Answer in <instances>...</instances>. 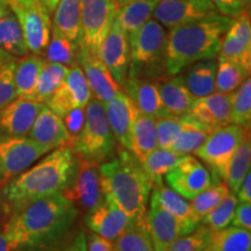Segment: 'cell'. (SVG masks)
<instances>
[{"instance_id": "6da1fadb", "label": "cell", "mask_w": 251, "mask_h": 251, "mask_svg": "<svg viewBox=\"0 0 251 251\" xmlns=\"http://www.w3.org/2000/svg\"><path fill=\"white\" fill-rule=\"evenodd\" d=\"M78 215L74 203L56 193L9 215L2 231L13 251H54L70 236Z\"/></svg>"}, {"instance_id": "7a4b0ae2", "label": "cell", "mask_w": 251, "mask_h": 251, "mask_svg": "<svg viewBox=\"0 0 251 251\" xmlns=\"http://www.w3.org/2000/svg\"><path fill=\"white\" fill-rule=\"evenodd\" d=\"M74 148L63 146L28 168L0 190V205L8 216L28 203L56 193H63L77 170Z\"/></svg>"}, {"instance_id": "3957f363", "label": "cell", "mask_w": 251, "mask_h": 251, "mask_svg": "<svg viewBox=\"0 0 251 251\" xmlns=\"http://www.w3.org/2000/svg\"><path fill=\"white\" fill-rule=\"evenodd\" d=\"M99 172L103 197L129 219L147 215L153 184L129 150L119 147L118 155L99 164Z\"/></svg>"}, {"instance_id": "277c9868", "label": "cell", "mask_w": 251, "mask_h": 251, "mask_svg": "<svg viewBox=\"0 0 251 251\" xmlns=\"http://www.w3.org/2000/svg\"><path fill=\"white\" fill-rule=\"evenodd\" d=\"M230 18L216 14L168 33L165 70L169 76L180 74L193 63L216 58Z\"/></svg>"}, {"instance_id": "5b68a950", "label": "cell", "mask_w": 251, "mask_h": 251, "mask_svg": "<svg viewBox=\"0 0 251 251\" xmlns=\"http://www.w3.org/2000/svg\"><path fill=\"white\" fill-rule=\"evenodd\" d=\"M129 43L130 63L127 77L156 79L165 70L168 46L165 28L155 19H150L131 37Z\"/></svg>"}, {"instance_id": "8992f818", "label": "cell", "mask_w": 251, "mask_h": 251, "mask_svg": "<svg viewBox=\"0 0 251 251\" xmlns=\"http://www.w3.org/2000/svg\"><path fill=\"white\" fill-rule=\"evenodd\" d=\"M74 150L79 158L98 164L114 155L115 139L109 127L105 103L94 97L85 107V122Z\"/></svg>"}, {"instance_id": "52a82bcc", "label": "cell", "mask_w": 251, "mask_h": 251, "mask_svg": "<svg viewBox=\"0 0 251 251\" xmlns=\"http://www.w3.org/2000/svg\"><path fill=\"white\" fill-rule=\"evenodd\" d=\"M249 135V130L238 125L229 124L208 135L205 142L193 153L206 163L215 176L225 177L234 153Z\"/></svg>"}, {"instance_id": "ba28073f", "label": "cell", "mask_w": 251, "mask_h": 251, "mask_svg": "<svg viewBox=\"0 0 251 251\" xmlns=\"http://www.w3.org/2000/svg\"><path fill=\"white\" fill-rule=\"evenodd\" d=\"M23 28L28 51L42 56L51 36L50 14L40 0H8Z\"/></svg>"}, {"instance_id": "9c48e42d", "label": "cell", "mask_w": 251, "mask_h": 251, "mask_svg": "<svg viewBox=\"0 0 251 251\" xmlns=\"http://www.w3.org/2000/svg\"><path fill=\"white\" fill-rule=\"evenodd\" d=\"M48 152L28 136L0 137V190Z\"/></svg>"}, {"instance_id": "30bf717a", "label": "cell", "mask_w": 251, "mask_h": 251, "mask_svg": "<svg viewBox=\"0 0 251 251\" xmlns=\"http://www.w3.org/2000/svg\"><path fill=\"white\" fill-rule=\"evenodd\" d=\"M79 2L81 46L98 56L100 46L115 19L118 5L112 0H79Z\"/></svg>"}, {"instance_id": "8fae6325", "label": "cell", "mask_w": 251, "mask_h": 251, "mask_svg": "<svg viewBox=\"0 0 251 251\" xmlns=\"http://www.w3.org/2000/svg\"><path fill=\"white\" fill-rule=\"evenodd\" d=\"M62 194L74 203L78 213L84 215L98 207L103 200L98 163L78 157L74 179Z\"/></svg>"}, {"instance_id": "7c38bea8", "label": "cell", "mask_w": 251, "mask_h": 251, "mask_svg": "<svg viewBox=\"0 0 251 251\" xmlns=\"http://www.w3.org/2000/svg\"><path fill=\"white\" fill-rule=\"evenodd\" d=\"M219 14L209 0H158L152 17L169 30Z\"/></svg>"}, {"instance_id": "4fadbf2b", "label": "cell", "mask_w": 251, "mask_h": 251, "mask_svg": "<svg viewBox=\"0 0 251 251\" xmlns=\"http://www.w3.org/2000/svg\"><path fill=\"white\" fill-rule=\"evenodd\" d=\"M164 178L169 187L186 200L193 199L213 183L208 169L196 157L190 155L181 157Z\"/></svg>"}, {"instance_id": "5bb4252c", "label": "cell", "mask_w": 251, "mask_h": 251, "mask_svg": "<svg viewBox=\"0 0 251 251\" xmlns=\"http://www.w3.org/2000/svg\"><path fill=\"white\" fill-rule=\"evenodd\" d=\"M230 99L231 93L219 92L196 98L192 107L183 115V118L200 129L212 133L219 128L231 124Z\"/></svg>"}, {"instance_id": "9a60e30c", "label": "cell", "mask_w": 251, "mask_h": 251, "mask_svg": "<svg viewBox=\"0 0 251 251\" xmlns=\"http://www.w3.org/2000/svg\"><path fill=\"white\" fill-rule=\"evenodd\" d=\"M91 98L92 93L84 72L79 65H76L70 68L65 79L50 97L46 105L58 117L63 118L72 109L85 108Z\"/></svg>"}, {"instance_id": "2e32d148", "label": "cell", "mask_w": 251, "mask_h": 251, "mask_svg": "<svg viewBox=\"0 0 251 251\" xmlns=\"http://www.w3.org/2000/svg\"><path fill=\"white\" fill-rule=\"evenodd\" d=\"M98 56L119 85L125 87L130 63V43L129 37L115 19L100 46Z\"/></svg>"}, {"instance_id": "e0dca14e", "label": "cell", "mask_w": 251, "mask_h": 251, "mask_svg": "<svg viewBox=\"0 0 251 251\" xmlns=\"http://www.w3.org/2000/svg\"><path fill=\"white\" fill-rule=\"evenodd\" d=\"M77 61L78 65L84 72V76L86 78L91 93L94 98L106 103L121 92V86L113 78L108 68L100 59L99 56L92 55L87 51L85 47L80 45Z\"/></svg>"}, {"instance_id": "ac0fdd59", "label": "cell", "mask_w": 251, "mask_h": 251, "mask_svg": "<svg viewBox=\"0 0 251 251\" xmlns=\"http://www.w3.org/2000/svg\"><path fill=\"white\" fill-rule=\"evenodd\" d=\"M45 103L15 98L0 111V137L27 136Z\"/></svg>"}, {"instance_id": "d6986e66", "label": "cell", "mask_w": 251, "mask_h": 251, "mask_svg": "<svg viewBox=\"0 0 251 251\" xmlns=\"http://www.w3.org/2000/svg\"><path fill=\"white\" fill-rule=\"evenodd\" d=\"M105 108L115 142H118L121 148L129 150L131 131L139 113L133 100L127 93L121 91L105 103Z\"/></svg>"}, {"instance_id": "ffe728a7", "label": "cell", "mask_w": 251, "mask_h": 251, "mask_svg": "<svg viewBox=\"0 0 251 251\" xmlns=\"http://www.w3.org/2000/svg\"><path fill=\"white\" fill-rule=\"evenodd\" d=\"M150 199V208L147 213V225L155 251H166L178 238L185 236L179 222L163 209L158 202Z\"/></svg>"}, {"instance_id": "44dd1931", "label": "cell", "mask_w": 251, "mask_h": 251, "mask_svg": "<svg viewBox=\"0 0 251 251\" xmlns=\"http://www.w3.org/2000/svg\"><path fill=\"white\" fill-rule=\"evenodd\" d=\"M27 136L49 151L63 146H70L68 131L62 118L47 105L43 106L36 115Z\"/></svg>"}, {"instance_id": "7402d4cb", "label": "cell", "mask_w": 251, "mask_h": 251, "mask_svg": "<svg viewBox=\"0 0 251 251\" xmlns=\"http://www.w3.org/2000/svg\"><path fill=\"white\" fill-rule=\"evenodd\" d=\"M129 220L127 214L114 202L103 197L102 202L85 215V226L92 233L113 242L128 225Z\"/></svg>"}, {"instance_id": "603a6c76", "label": "cell", "mask_w": 251, "mask_h": 251, "mask_svg": "<svg viewBox=\"0 0 251 251\" xmlns=\"http://www.w3.org/2000/svg\"><path fill=\"white\" fill-rule=\"evenodd\" d=\"M125 89L140 113L155 119L170 117L159 96L158 80L127 77Z\"/></svg>"}, {"instance_id": "cb8c5ba5", "label": "cell", "mask_w": 251, "mask_h": 251, "mask_svg": "<svg viewBox=\"0 0 251 251\" xmlns=\"http://www.w3.org/2000/svg\"><path fill=\"white\" fill-rule=\"evenodd\" d=\"M151 197L158 202V205L163 209L170 213L179 222L185 236L193 233L201 224L194 215L191 203L185 198L180 197L179 194L172 191L171 188L165 187L164 185L153 187Z\"/></svg>"}, {"instance_id": "d4e9b609", "label": "cell", "mask_w": 251, "mask_h": 251, "mask_svg": "<svg viewBox=\"0 0 251 251\" xmlns=\"http://www.w3.org/2000/svg\"><path fill=\"white\" fill-rule=\"evenodd\" d=\"M158 91L166 112L172 117H183L190 111L194 97L184 84L181 76L158 80Z\"/></svg>"}, {"instance_id": "484cf974", "label": "cell", "mask_w": 251, "mask_h": 251, "mask_svg": "<svg viewBox=\"0 0 251 251\" xmlns=\"http://www.w3.org/2000/svg\"><path fill=\"white\" fill-rule=\"evenodd\" d=\"M184 76V84L194 98L209 96L215 92L216 59L208 58L196 62L187 67Z\"/></svg>"}, {"instance_id": "4316f807", "label": "cell", "mask_w": 251, "mask_h": 251, "mask_svg": "<svg viewBox=\"0 0 251 251\" xmlns=\"http://www.w3.org/2000/svg\"><path fill=\"white\" fill-rule=\"evenodd\" d=\"M112 243L114 251H155L147 225V215L130 219Z\"/></svg>"}, {"instance_id": "83f0119b", "label": "cell", "mask_w": 251, "mask_h": 251, "mask_svg": "<svg viewBox=\"0 0 251 251\" xmlns=\"http://www.w3.org/2000/svg\"><path fill=\"white\" fill-rule=\"evenodd\" d=\"M156 148H158L156 119L139 112L131 131L129 151L141 162Z\"/></svg>"}, {"instance_id": "f1b7e54d", "label": "cell", "mask_w": 251, "mask_h": 251, "mask_svg": "<svg viewBox=\"0 0 251 251\" xmlns=\"http://www.w3.org/2000/svg\"><path fill=\"white\" fill-rule=\"evenodd\" d=\"M157 2L158 0H140L118 6L115 20L126 31L129 40L147 21L152 18Z\"/></svg>"}, {"instance_id": "f546056e", "label": "cell", "mask_w": 251, "mask_h": 251, "mask_svg": "<svg viewBox=\"0 0 251 251\" xmlns=\"http://www.w3.org/2000/svg\"><path fill=\"white\" fill-rule=\"evenodd\" d=\"M45 64L46 58L35 54H28L20 61H17L14 69V86L17 98H29Z\"/></svg>"}, {"instance_id": "4dcf8cb0", "label": "cell", "mask_w": 251, "mask_h": 251, "mask_svg": "<svg viewBox=\"0 0 251 251\" xmlns=\"http://www.w3.org/2000/svg\"><path fill=\"white\" fill-rule=\"evenodd\" d=\"M0 48L15 58H23L29 54L23 28L11 8L0 18Z\"/></svg>"}, {"instance_id": "1f68e13d", "label": "cell", "mask_w": 251, "mask_h": 251, "mask_svg": "<svg viewBox=\"0 0 251 251\" xmlns=\"http://www.w3.org/2000/svg\"><path fill=\"white\" fill-rule=\"evenodd\" d=\"M54 24L61 33L76 45H81V20L79 0H59L54 11Z\"/></svg>"}, {"instance_id": "d6a6232c", "label": "cell", "mask_w": 251, "mask_h": 251, "mask_svg": "<svg viewBox=\"0 0 251 251\" xmlns=\"http://www.w3.org/2000/svg\"><path fill=\"white\" fill-rule=\"evenodd\" d=\"M69 71H70V68L67 65L46 61L45 67H43L39 78H37L34 91L28 99L46 105L50 97L54 94L57 87L65 79Z\"/></svg>"}, {"instance_id": "836d02e7", "label": "cell", "mask_w": 251, "mask_h": 251, "mask_svg": "<svg viewBox=\"0 0 251 251\" xmlns=\"http://www.w3.org/2000/svg\"><path fill=\"white\" fill-rule=\"evenodd\" d=\"M184 153L176 152L171 149L156 148L141 161L144 172L152 181L153 187L162 186L163 177L180 161Z\"/></svg>"}, {"instance_id": "e575fe53", "label": "cell", "mask_w": 251, "mask_h": 251, "mask_svg": "<svg viewBox=\"0 0 251 251\" xmlns=\"http://www.w3.org/2000/svg\"><path fill=\"white\" fill-rule=\"evenodd\" d=\"M207 251H250V230L238 227H226L211 233Z\"/></svg>"}, {"instance_id": "d590c367", "label": "cell", "mask_w": 251, "mask_h": 251, "mask_svg": "<svg viewBox=\"0 0 251 251\" xmlns=\"http://www.w3.org/2000/svg\"><path fill=\"white\" fill-rule=\"evenodd\" d=\"M248 77H250V71L247 70L241 63L219 55L216 59L215 92H234Z\"/></svg>"}, {"instance_id": "8d00e7d4", "label": "cell", "mask_w": 251, "mask_h": 251, "mask_svg": "<svg viewBox=\"0 0 251 251\" xmlns=\"http://www.w3.org/2000/svg\"><path fill=\"white\" fill-rule=\"evenodd\" d=\"M78 50L79 46L69 40L55 26L51 27V36L46 49V61L59 63L69 68L76 67Z\"/></svg>"}, {"instance_id": "74e56055", "label": "cell", "mask_w": 251, "mask_h": 251, "mask_svg": "<svg viewBox=\"0 0 251 251\" xmlns=\"http://www.w3.org/2000/svg\"><path fill=\"white\" fill-rule=\"evenodd\" d=\"M251 165V143L249 135L243 141L240 148L234 153L233 158L230 159L226 170L225 177L222 179L227 184L230 192L235 194L237 192L238 187L242 183L244 177L250 171Z\"/></svg>"}, {"instance_id": "f35d334b", "label": "cell", "mask_w": 251, "mask_h": 251, "mask_svg": "<svg viewBox=\"0 0 251 251\" xmlns=\"http://www.w3.org/2000/svg\"><path fill=\"white\" fill-rule=\"evenodd\" d=\"M230 190L225 181L215 180L206 190L197 194L193 199H191V207H192L194 215L200 222L202 219L213 211L226 197L230 194Z\"/></svg>"}, {"instance_id": "ab89813d", "label": "cell", "mask_w": 251, "mask_h": 251, "mask_svg": "<svg viewBox=\"0 0 251 251\" xmlns=\"http://www.w3.org/2000/svg\"><path fill=\"white\" fill-rule=\"evenodd\" d=\"M230 122L238 125L244 129H250L251 124V79L246 80L231 92Z\"/></svg>"}, {"instance_id": "60d3db41", "label": "cell", "mask_w": 251, "mask_h": 251, "mask_svg": "<svg viewBox=\"0 0 251 251\" xmlns=\"http://www.w3.org/2000/svg\"><path fill=\"white\" fill-rule=\"evenodd\" d=\"M237 205L236 196L230 193L202 219L201 224L207 226L212 231L224 229L230 225L233 220L235 207Z\"/></svg>"}, {"instance_id": "b9f144b4", "label": "cell", "mask_w": 251, "mask_h": 251, "mask_svg": "<svg viewBox=\"0 0 251 251\" xmlns=\"http://www.w3.org/2000/svg\"><path fill=\"white\" fill-rule=\"evenodd\" d=\"M209 134L211 133H207V131L196 127L194 125L188 124L180 131L169 149L174 150L176 152L188 155V153L194 152L197 149H199Z\"/></svg>"}, {"instance_id": "7bdbcfd3", "label": "cell", "mask_w": 251, "mask_h": 251, "mask_svg": "<svg viewBox=\"0 0 251 251\" xmlns=\"http://www.w3.org/2000/svg\"><path fill=\"white\" fill-rule=\"evenodd\" d=\"M157 124V141L158 148L169 149L174 141L177 139L181 130L190 122L185 120L183 117H163L156 119Z\"/></svg>"}, {"instance_id": "ee69618b", "label": "cell", "mask_w": 251, "mask_h": 251, "mask_svg": "<svg viewBox=\"0 0 251 251\" xmlns=\"http://www.w3.org/2000/svg\"><path fill=\"white\" fill-rule=\"evenodd\" d=\"M212 230L200 224L193 233L178 238L166 251H203L207 247Z\"/></svg>"}, {"instance_id": "f6af8a7d", "label": "cell", "mask_w": 251, "mask_h": 251, "mask_svg": "<svg viewBox=\"0 0 251 251\" xmlns=\"http://www.w3.org/2000/svg\"><path fill=\"white\" fill-rule=\"evenodd\" d=\"M18 58L0 69V111L17 98L14 86V69Z\"/></svg>"}, {"instance_id": "bcb514c9", "label": "cell", "mask_w": 251, "mask_h": 251, "mask_svg": "<svg viewBox=\"0 0 251 251\" xmlns=\"http://www.w3.org/2000/svg\"><path fill=\"white\" fill-rule=\"evenodd\" d=\"M65 129L68 131L70 147L74 148L76 144L81 129H83L84 122H85V108H75L65 114L62 118Z\"/></svg>"}, {"instance_id": "7dc6e473", "label": "cell", "mask_w": 251, "mask_h": 251, "mask_svg": "<svg viewBox=\"0 0 251 251\" xmlns=\"http://www.w3.org/2000/svg\"><path fill=\"white\" fill-rule=\"evenodd\" d=\"M219 14L225 15V17L234 18L241 12L249 7L247 0H209Z\"/></svg>"}, {"instance_id": "c3c4849f", "label": "cell", "mask_w": 251, "mask_h": 251, "mask_svg": "<svg viewBox=\"0 0 251 251\" xmlns=\"http://www.w3.org/2000/svg\"><path fill=\"white\" fill-rule=\"evenodd\" d=\"M231 226L251 230V202H238L235 207Z\"/></svg>"}, {"instance_id": "681fc988", "label": "cell", "mask_w": 251, "mask_h": 251, "mask_svg": "<svg viewBox=\"0 0 251 251\" xmlns=\"http://www.w3.org/2000/svg\"><path fill=\"white\" fill-rule=\"evenodd\" d=\"M56 251H87L86 233L79 229L59 246Z\"/></svg>"}, {"instance_id": "f907efd6", "label": "cell", "mask_w": 251, "mask_h": 251, "mask_svg": "<svg viewBox=\"0 0 251 251\" xmlns=\"http://www.w3.org/2000/svg\"><path fill=\"white\" fill-rule=\"evenodd\" d=\"M86 243L87 251H114L111 241L106 240L92 231L90 234H86Z\"/></svg>"}, {"instance_id": "816d5d0a", "label": "cell", "mask_w": 251, "mask_h": 251, "mask_svg": "<svg viewBox=\"0 0 251 251\" xmlns=\"http://www.w3.org/2000/svg\"><path fill=\"white\" fill-rule=\"evenodd\" d=\"M236 196L237 202H251V172L249 171L240 187H238L237 192L235 193Z\"/></svg>"}, {"instance_id": "f5cc1de1", "label": "cell", "mask_w": 251, "mask_h": 251, "mask_svg": "<svg viewBox=\"0 0 251 251\" xmlns=\"http://www.w3.org/2000/svg\"><path fill=\"white\" fill-rule=\"evenodd\" d=\"M15 57L12 55H9L8 52H6L4 49L0 48V69H2L6 64H8L9 62H12Z\"/></svg>"}, {"instance_id": "db71d44e", "label": "cell", "mask_w": 251, "mask_h": 251, "mask_svg": "<svg viewBox=\"0 0 251 251\" xmlns=\"http://www.w3.org/2000/svg\"><path fill=\"white\" fill-rule=\"evenodd\" d=\"M0 251H13L4 231H0Z\"/></svg>"}, {"instance_id": "11a10c76", "label": "cell", "mask_w": 251, "mask_h": 251, "mask_svg": "<svg viewBox=\"0 0 251 251\" xmlns=\"http://www.w3.org/2000/svg\"><path fill=\"white\" fill-rule=\"evenodd\" d=\"M40 1L42 2V5L45 6L47 11L49 12V14H51V13H54L56 6H57L59 0H40Z\"/></svg>"}, {"instance_id": "9f6ffc18", "label": "cell", "mask_w": 251, "mask_h": 251, "mask_svg": "<svg viewBox=\"0 0 251 251\" xmlns=\"http://www.w3.org/2000/svg\"><path fill=\"white\" fill-rule=\"evenodd\" d=\"M9 9L8 0H0V18Z\"/></svg>"}, {"instance_id": "6f0895ef", "label": "cell", "mask_w": 251, "mask_h": 251, "mask_svg": "<svg viewBox=\"0 0 251 251\" xmlns=\"http://www.w3.org/2000/svg\"><path fill=\"white\" fill-rule=\"evenodd\" d=\"M134 1H140V0H117L119 5H125V4H128V2H134Z\"/></svg>"}, {"instance_id": "680465c9", "label": "cell", "mask_w": 251, "mask_h": 251, "mask_svg": "<svg viewBox=\"0 0 251 251\" xmlns=\"http://www.w3.org/2000/svg\"><path fill=\"white\" fill-rule=\"evenodd\" d=\"M1 230H2V226L0 225V231H1Z\"/></svg>"}, {"instance_id": "91938a15", "label": "cell", "mask_w": 251, "mask_h": 251, "mask_svg": "<svg viewBox=\"0 0 251 251\" xmlns=\"http://www.w3.org/2000/svg\"><path fill=\"white\" fill-rule=\"evenodd\" d=\"M247 2H248V4H250V0H247Z\"/></svg>"}, {"instance_id": "94428289", "label": "cell", "mask_w": 251, "mask_h": 251, "mask_svg": "<svg viewBox=\"0 0 251 251\" xmlns=\"http://www.w3.org/2000/svg\"><path fill=\"white\" fill-rule=\"evenodd\" d=\"M112 1H115V2H117V0H112Z\"/></svg>"}, {"instance_id": "6125c7cd", "label": "cell", "mask_w": 251, "mask_h": 251, "mask_svg": "<svg viewBox=\"0 0 251 251\" xmlns=\"http://www.w3.org/2000/svg\"><path fill=\"white\" fill-rule=\"evenodd\" d=\"M203 251H207V250H206V249H205V250H203Z\"/></svg>"}, {"instance_id": "be15d7a7", "label": "cell", "mask_w": 251, "mask_h": 251, "mask_svg": "<svg viewBox=\"0 0 251 251\" xmlns=\"http://www.w3.org/2000/svg\"><path fill=\"white\" fill-rule=\"evenodd\" d=\"M54 251H56V250H54Z\"/></svg>"}]
</instances>
